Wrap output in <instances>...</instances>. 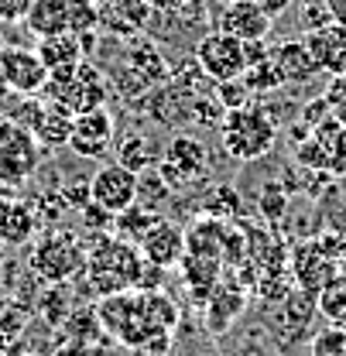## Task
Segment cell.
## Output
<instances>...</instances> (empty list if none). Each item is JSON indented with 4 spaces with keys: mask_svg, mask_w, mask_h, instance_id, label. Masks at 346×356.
I'll list each match as a JSON object with an SVG mask.
<instances>
[{
    "mask_svg": "<svg viewBox=\"0 0 346 356\" xmlns=\"http://www.w3.org/2000/svg\"><path fill=\"white\" fill-rule=\"evenodd\" d=\"M96 318L110 339L124 350L144 356H165L172 350V332L178 325V305L165 288L158 291H120L96 298Z\"/></svg>",
    "mask_w": 346,
    "mask_h": 356,
    "instance_id": "1",
    "label": "cell"
},
{
    "mask_svg": "<svg viewBox=\"0 0 346 356\" xmlns=\"http://www.w3.org/2000/svg\"><path fill=\"white\" fill-rule=\"evenodd\" d=\"M144 257L141 250L120 240V236H96L93 247H86V284L96 298L107 295H120V291H134L137 277H141Z\"/></svg>",
    "mask_w": 346,
    "mask_h": 356,
    "instance_id": "2",
    "label": "cell"
},
{
    "mask_svg": "<svg viewBox=\"0 0 346 356\" xmlns=\"http://www.w3.org/2000/svg\"><path fill=\"white\" fill-rule=\"evenodd\" d=\"M217 131L219 147L240 165L260 161L278 140V124L271 120V113L264 106H254V103L237 106V110H223Z\"/></svg>",
    "mask_w": 346,
    "mask_h": 356,
    "instance_id": "3",
    "label": "cell"
},
{
    "mask_svg": "<svg viewBox=\"0 0 346 356\" xmlns=\"http://www.w3.org/2000/svg\"><path fill=\"white\" fill-rule=\"evenodd\" d=\"M28 264L45 284H69L86 267V243L72 229H48L31 240Z\"/></svg>",
    "mask_w": 346,
    "mask_h": 356,
    "instance_id": "4",
    "label": "cell"
},
{
    "mask_svg": "<svg viewBox=\"0 0 346 356\" xmlns=\"http://www.w3.org/2000/svg\"><path fill=\"white\" fill-rule=\"evenodd\" d=\"M42 92L45 99L62 103L72 117L96 110V106H107V99H110L107 76L89 62H79V65H72L65 72H48V83H45Z\"/></svg>",
    "mask_w": 346,
    "mask_h": 356,
    "instance_id": "5",
    "label": "cell"
},
{
    "mask_svg": "<svg viewBox=\"0 0 346 356\" xmlns=\"http://www.w3.org/2000/svg\"><path fill=\"white\" fill-rule=\"evenodd\" d=\"M24 24L38 38L86 35V31H100V14H96V0H35Z\"/></svg>",
    "mask_w": 346,
    "mask_h": 356,
    "instance_id": "6",
    "label": "cell"
},
{
    "mask_svg": "<svg viewBox=\"0 0 346 356\" xmlns=\"http://www.w3.org/2000/svg\"><path fill=\"white\" fill-rule=\"evenodd\" d=\"M196 65L206 79L213 83H233L247 72V55H244V42L226 35V31H210L203 42L196 44Z\"/></svg>",
    "mask_w": 346,
    "mask_h": 356,
    "instance_id": "7",
    "label": "cell"
},
{
    "mask_svg": "<svg viewBox=\"0 0 346 356\" xmlns=\"http://www.w3.org/2000/svg\"><path fill=\"white\" fill-rule=\"evenodd\" d=\"M38 168V140L17 120H0V181L24 185Z\"/></svg>",
    "mask_w": 346,
    "mask_h": 356,
    "instance_id": "8",
    "label": "cell"
},
{
    "mask_svg": "<svg viewBox=\"0 0 346 356\" xmlns=\"http://www.w3.org/2000/svg\"><path fill=\"white\" fill-rule=\"evenodd\" d=\"M155 168H158V175L165 181V188H185L192 178H199L210 168V147L199 137H192V134H175L168 140L165 158Z\"/></svg>",
    "mask_w": 346,
    "mask_h": 356,
    "instance_id": "9",
    "label": "cell"
},
{
    "mask_svg": "<svg viewBox=\"0 0 346 356\" xmlns=\"http://www.w3.org/2000/svg\"><path fill=\"white\" fill-rule=\"evenodd\" d=\"M69 147L86 158V161H100L107 158L110 147H117V120L107 106H96L86 113L72 117V131H69Z\"/></svg>",
    "mask_w": 346,
    "mask_h": 356,
    "instance_id": "10",
    "label": "cell"
},
{
    "mask_svg": "<svg viewBox=\"0 0 346 356\" xmlns=\"http://www.w3.org/2000/svg\"><path fill=\"white\" fill-rule=\"evenodd\" d=\"M137 188H141V178L134 175L130 168L117 165V161L100 165L96 175L89 178V199L110 216L124 213V209H130L137 202Z\"/></svg>",
    "mask_w": 346,
    "mask_h": 356,
    "instance_id": "11",
    "label": "cell"
},
{
    "mask_svg": "<svg viewBox=\"0 0 346 356\" xmlns=\"http://www.w3.org/2000/svg\"><path fill=\"white\" fill-rule=\"evenodd\" d=\"M0 79L3 86L21 96H38L48 83V69L35 48L10 44V48H0Z\"/></svg>",
    "mask_w": 346,
    "mask_h": 356,
    "instance_id": "12",
    "label": "cell"
},
{
    "mask_svg": "<svg viewBox=\"0 0 346 356\" xmlns=\"http://www.w3.org/2000/svg\"><path fill=\"white\" fill-rule=\"evenodd\" d=\"M137 250H141V257H144L148 264L168 270V267L182 264V257H185V229H182L178 222L158 216V220L151 222V229L141 236Z\"/></svg>",
    "mask_w": 346,
    "mask_h": 356,
    "instance_id": "13",
    "label": "cell"
},
{
    "mask_svg": "<svg viewBox=\"0 0 346 356\" xmlns=\"http://www.w3.org/2000/svg\"><path fill=\"white\" fill-rule=\"evenodd\" d=\"M302 42L319 72H326V76H346V28L343 24L329 21L322 28H312V31L302 35Z\"/></svg>",
    "mask_w": 346,
    "mask_h": 356,
    "instance_id": "14",
    "label": "cell"
},
{
    "mask_svg": "<svg viewBox=\"0 0 346 356\" xmlns=\"http://www.w3.org/2000/svg\"><path fill=\"white\" fill-rule=\"evenodd\" d=\"M24 110H28V117H24L21 127H28L38 144H45V147H62V144H69L72 113H69L62 103L42 99V103H28Z\"/></svg>",
    "mask_w": 346,
    "mask_h": 356,
    "instance_id": "15",
    "label": "cell"
},
{
    "mask_svg": "<svg viewBox=\"0 0 346 356\" xmlns=\"http://www.w3.org/2000/svg\"><path fill=\"white\" fill-rule=\"evenodd\" d=\"M217 31H226L240 42H264L271 35V17L260 10L254 0H233L223 7Z\"/></svg>",
    "mask_w": 346,
    "mask_h": 356,
    "instance_id": "16",
    "label": "cell"
},
{
    "mask_svg": "<svg viewBox=\"0 0 346 356\" xmlns=\"http://www.w3.org/2000/svg\"><path fill=\"white\" fill-rule=\"evenodd\" d=\"M38 233V213L14 195H0V243L3 247H28Z\"/></svg>",
    "mask_w": 346,
    "mask_h": 356,
    "instance_id": "17",
    "label": "cell"
},
{
    "mask_svg": "<svg viewBox=\"0 0 346 356\" xmlns=\"http://www.w3.org/2000/svg\"><path fill=\"white\" fill-rule=\"evenodd\" d=\"M96 14H100V28L117 35V38H134L144 24L151 7L144 0H96Z\"/></svg>",
    "mask_w": 346,
    "mask_h": 356,
    "instance_id": "18",
    "label": "cell"
},
{
    "mask_svg": "<svg viewBox=\"0 0 346 356\" xmlns=\"http://www.w3.org/2000/svg\"><path fill=\"white\" fill-rule=\"evenodd\" d=\"M271 62L278 65L285 86L288 83H308L312 76H319V69H315V62H312V55H308L302 38H288L278 48H271Z\"/></svg>",
    "mask_w": 346,
    "mask_h": 356,
    "instance_id": "19",
    "label": "cell"
},
{
    "mask_svg": "<svg viewBox=\"0 0 346 356\" xmlns=\"http://www.w3.org/2000/svg\"><path fill=\"white\" fill-rule=\"evenodd\" d=\"M247 305V295L240 291V288H233V284H223L217 291L210 295V302H206V325H210V332H226L237 318H240V312Z\"/></svg>",
    "mask_w": 346,
    "mask_h": 356,
    "instance_id": "20",
    "label": "cell"
},
{
    "mask_svg": "<svg viewBox=\"0 0 346 356\" xmlns=\"http://www.w3.org/2000/svg\"><path fill=\"white\" fill-rule=\"evenodd\" d=\"M38 58L45 62L48 72H65L79 62H86V51L79 35H55V38H38Z\"/></svg>",
    "mask_w": 346,
    "mask_h": 356,
    "instance_id": "21",
    "label": "cell"
},
{
    "mask_svg": "<svg viewBox=\"0 0 346 356\" xmlns=\"http://www.w3.org/2000/svg\"><path fill=\"white\" fill-rule=\"evenodd\" d=\"M230 233L219 226L217 216H203L185 229V254H199V257H217L223 261V247H226Z\"/></svg>",
    "mask_w": 346,
    "mask_h": 356,
    "instance_id": "22",
    "label": "cell"
},
{
    "mask_svg": "<svg viewBox=\"0 0 346 356\" xmlns=\"http://www.w3.org/2000/svg\"><path fill=\"white\" fill-rule=\"evenodd\" d=\"M295 277H299V284L305 291H322L333 281V261L322 254V247L305 243L295 254Z\"/></svg>",
    "mask_w": 346,
    "mask_h": 356,
    "instance_id": "23",
    "label": "cell"
},
{
    "mask_svg": "<svg viewBox=\"0 0 346 356\" xmlns=\"http://www.w3.org/2000/svg\"><path fill=\"white\" fill-rule=\"evenodd\" d=\"M62 329V339H69V343H83V346H103L107 343V332H103V325H100V318H96V309H86V312H69V318L58 325Z\"/></svg>",
    "mask_w": 346,
    "mask_h": 356,
    "instance_id": "24",
    "label": "cell"
},
{
    "mask_svg": "<svg viewBox=\"0 0 346 356\" xmlns=\"http://www.w3.org/2000/svg\"><path fill=\"white\" fill-rule=\"evenodd\" d=\"M158 220V213L155 209H148V206H141V202H134L130 209H124V213H117L113 216V236H120V240H127V243H141V236L151 229V222Z\"/></svg>",
    "mask_w": 346,
    "mask_h": 356,
    "instance_id": "25",
    "label": "cell"
},
{
    "mask_svg": "<svg viewBox=\"0 0 346 356\" xmlns=\"http://www.w3.org/2000/svg\"><path fill=\"white\" fill-rule=\"evenodd\" d=\"M117 165L130 168L134 175L148 172V168L155 165V151H151L148 137H141V134H127L124 140H117Z\"/></svg>",
    "mask_w": 346,
    "mask_h": 356,
    "instance_id": "26",
    "label": "cell"
},
{
    "mask_svg": "<svg viewBox=\"0 0 346 356\" xmlns=\"http://www.w3.org/2000/svg\"><path fill=\"white\" fill-rule=\"evenodd\" d=\"M24 329H28V309L14 298H0V346L10 350L14 343H21Z\"/></svg>",
    "mask_w": 346,
    "mask_h": 356,
    "instance_id": "27",
    "label": "cell"
},
{
    "mask_svg": "<svg viewBox=\"0 0 346 356\" xmlns=\"http://www.w3.org/2000/svg\"><path fill=\"white\" fill-rule=\"evenodd\" d=\"M69 288L65 284H48L42 291V298H38V315H42L48 325H62L65 318H69V312H72V305H69Z\"/></svg>",
    "mask_w": 346,
    "mask_h": 356,
    "instance_id": "28",
    "label": "cell"
},
{
    "mask_svg": "<svg viewBox=\"0 0 346 356\" xmlns=\"http://www.w3.org/2000/svg\"><path fill=\"white\" fill-rule=\"evenodd\" d=\"M240 79H244V86L251 89V92H271V89L285 86V79H281V72H278V65H274L271 58L247 65V72H244Z\"/></svg>",
    "mask_w": 346,
    "mask_h": 356,
    "instance_id": "29",
    "label": "cell"
},
{
    "mask_svg": "<svg viewBox=\"0 0 346 356\" xmlns=\"http://www.w3.org/2000/svg\"><path fill=\"white\" fill-rule=\"evenodd\" d=\"M312 356H346V329L329 322L326 329H319L312 336V346H308Z\"/></svg>",
    "mask_w": 346,
    "mask_h": 356,
    "instance_id": "30",
    "label": "cell"
},
{
    "mask_svg": "<svg viewBox=\"0 0 346 356\" xmlns=\"http://www.w3.org/2000/svg\"><path fill=\"white\" fill-rule=\"evenodd\" d=\"M322 99H326L329 113L340 124H346V76H329V83L322 89Z\"/></svg>",
    "mask_w": 346,
    "mask_h": 356,
    "instance_id": "31",
    "label": "cell"
},
{
    "mask_svg": "<svg viewBox=\"0 0 346 356\" xmlns=\"http://www.w3.org/2000/svg\"><path fill=\"white\" fill-rule=\"evenodd\" d=\"M217 96H219V110H237V106H247V103H251V89L244 86V79L219 83Z\"/></svg>",
    "mask_w": 346,
    "mask_h": 356,
    "instance_id": "32",
    "label": "cell"
},
{
    "mask_svg": "<svg viewBox=\"0 0 346 356\" xmlns=\"http://www.w3.org/2000/svg\"><path fill=\"white\" fill-rule=\"evenodd\" d=\"M35 0H0V24H24Z\"/></svg>",
    "mask_w": 346,
    "mask_h": 356,
    "instance_id": "33",
    "label": "cell"
},
{
    "mask_svg": "<svg viewBox=\"0 0 346 356\" xmlns=\"http://www.w3.org/2000/svg\"><path fill=\"white\" fill-rule=\"evenodd\" d=\"M333 17H329V7L322 3V0H302V24L305 31H312V28H322V24H329Z\"/></svg>",
    "mask_w": 346,
    "mask_h": 356,
    "instance_id": "34",
    "label": "cell"
},
{
    "mask_svg": "<svg viewBox=\"0 0 346 356\" xmlns=\"http://www.w3.org/2000/svg\"><path fill=\"white\" fill-rule=\"evenodd\" d=\"M62 199H65V206L69 209H83V206H89L93 199H89V181H72V185H65V192H62Z\"/></svg>",
    "mask_w": 346,
    "mask_h": 356,
    "instance_id": "35",
    "label": "cell"
},
{
    "mask_svg": "<svg viewBox=\"0 0 346 356\" xmlns=\"http://www.w3.org/2000/svg\"><path fill=\"white\" fill-rule=\"evenodd\" d=\"M264 192H267V195L260 199V209H264V216H267V220L281 216V209H285V195H281V188H274V185H271V188H264Z\"/></svg>",
    "mask_w": 346,
    "mask_h": 356,
    "instance_id": "36",
    "label": "cell"
},
{
    "mask_svg": "<svg viewBox=\"0 0 346 356\" xmlns=\"http://www.w3.org/2000/svg\"><path fill=\"white\" fill-rule=\"evenodd\" d=\"M52 356H100V350H96V346H83V343H69V339H62Z\"/></svg>",
    "mask_w": 346,
    "mask_h": 356,
    "instance_id": "37",
    "label": "cell"
},
{
    "mask_svg": "<svg viewBox=\"0 0 346 356\" xmlns=\"http://www.w3.org/2000/svg\"><path fill=\"white\" fill-rule=\"evenodd\" d=\"M254 3H258V7L267 14V17H271V21H274V17H281V14L292 7V0H254Z\"/></svg>",
    "mask_w": 346,
    "mask_h": 356,
    "instance_id": "38",
    "label": "cell"
},
{
    "mask_svg": "<svg viewBox=\"0 0 346 356\" xmlns=\"http://www.w3.org/2000/svg\"><path fill=\"white\" fill-rule=\"evenodd\" d=\"M326 7H329V17L336 21V24H343L346 28V0H322Z\"/></svg>",
    "mask_w": 346,
    "mask_h": 356,
    "instance_id": "39",
    "label": "cell"
},
{
    "mask_svg": "<svg viewBox=\"0 0 346 356\" xmlns=\"http://www.w3.org/2000/svg\"><path fill=\"white\" fill-rule=\"evenodd\" d=\"M151 10H178V7H185L189 0H144Z\"/></svg>",
    "mask_w": 346,
    "mask_h": 356,
    "instance_id": "40",
    "label": "cell"
},
{
    "mask_svg": "<svg viewBox=\"0 0 346 356\" xmlns=\"http://www.w3.org/2000/svg\"><path fill=\"white\" fill-rule=\"evenodd\" d=\"M3 264H7V247L0 243V270H3Z\"/></svg>",
    "mask_w": 346,
    "mask_h": 356,
    "instance_id": "41",
    "label": "cell"
},
{
    "mask_svg": "<svg viewBox=\"0 0 346 356\" xmlns=\"http://www.w3.org/2000/svg\"><path fill=\"white\" fill-rule=\"evenodd\" d=\"M3 353H7V350H3V346H0V356H3Z\"/></svg>",
    "mask_w": 346,
    "mask_h": 356,
    "instance_id": "42",
    "label": "cell"
},
{
    "mask_svg": "<svg viewBox=\"0 0 346 356\" xmlns=\"http://www.w3.org/2000/svg\"><path fill=\"white\" fill-rule=\"evenodd\" d=\"M223 3H233V0H223Z\"/></svg>",
    "mask_w": 346,
    "mask_h": 356,
    "instance_id": "43",
    "label": "cell"
}]
</instances>
